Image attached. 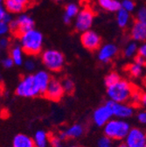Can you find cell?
Instances as JSON below:
<instances>
[{
    "label": "cell",
    "instance_id": "cell-1",
    "mask_svg": "<svg viewBox=\"0 0 146 147\" xmlns=\"http://www.w3.org/2000/svg\"><path fill=\"white\" fill-rule=\"evenodd\" d=\"M20 43L24 53L30 56H35L41 53L43 48V34L36 29L30 30L20 37Z\"/></svg>",
    "mask_w": 146,
    "mask_h": 147
},
{
    "label": "cell",
    "instance_id": "cell-2",
    "mask_svg": "<svg viewBox=\"0 0 146 147\" xmlns=\"http://www.w3.org/2000/svg\"><path fill=\"white\" fill-rule=\"evenodd\" d=\"M136 87L127 80L121 79L116 83L107 88L109 101L115 102H130Z\"/></svg>",
    "mask_w": 146,
    "mask_h": 147
},
{
    "label": "cell",
    "instance_id": "cell-3",
    "mask_svg": "<svg viewBox=\"0 0 146 147\" xmlns=\"http://www.w3.org/2000/svg\"><path fill=\"white\" fill-rule=\"evenodd\" d=\"M131 129V124L124 119L112 118L103 127V133L114 141L124 140Z\"/></svg>",
    "mask_w": 146,
    "mask_h": 147
},
{
    "label": "cell",
    "instance_id": "cell-4",
    "mask_svg": "<svg viewBox=\"0 0 146 147\" xmlns=\"http://www.w3.org/2000/svg\"><path fill=\"white\" fill-rule=\"evenodd\" d=\"M15 93L17 96L26 98H33L39 96H43L42 91L33 75L24 76L17 84Z\"/></svg>",
    "mask_w": 146,
    "mask_h": 147
},
{
    "label": "cell",
    "instance_id": "cell-5",
    "mask_svg": "<svg viewBox=\"0 0 146 147\" xmlns=\"http://www.w3.org/2000/svg\"><path fill=\"white\" fill-rule=\"evenodd\" d=\"M41 61L46 68L51 72H60L65 65L64 54L56 49H47L42 52Z\"/></svg>",
    "mask_w": 146,
    "mask_h": 147
},
{
    "label": "cell",
    "instance_id": "cell-6",
    "mask_svg": "<svg viewBox=\"0 0 146 147\" xmlns=\"http://www.w3.org/2000/svg\"><path fill=\"white\" fill-rule=\"evenodd\" d=\"M11 32L17 37H20L21 34L34 29L35 22L33 18L27 14H21L16 20H13L10 24Z\"/></svg>",
    "mask_w": 146,
    "mask_h": 147
},
{
    "label": "cell",
    "instance_id": "cell-7",
    "mask_svg": "<svg viewBox=\"0 0 146 147\" xmlns=\"http://www.w3.org/2000/svg\"><path fill=\"white\" fill-rule=\"evenodd\" d=\"M95 20V11L89 6H85L75 18V27L77 32H84L90 30Z\"/></svg>",
    "mask_w": 146,
    "mask_h": 147
},
{
    "label": "cell",
    "instance_id": "cell-8",
    "mask_svg": "<svg viewBox=\"0 0 146 147\" xmlns=\"http://www.w3.org/2000/svg\"><path fill=\"white\" fill-rule=\"evenodd\" d=\"M113 111L108 102L98 107L93 113V122L97 127H104V125L113 117Z\"/></svg>",
    "mask_w": 146,
    "mask_h": 147
},
{
    "label": "cell",
    "instance_id": "cell-9",
    "mask_svg": "<svg viewBox=\"0 0 146 147\" xmlns=\"http://www.w3.org/2000/svg\"><path fill=\"white\" fill-rule=\"evenodd\" d=\"M128 147H144L146 144V132L140 128L133 127L123 140Z\"/></svg>",
    "mask_w": 146,
    "mask_h": 147
},
{
    "label": "cell",
    "instance_id": "cell-10",
    "mask_svg": "<svg viewBox=\"0 0 146 147\" xmlns=\"http://www.w3.org/2000/svg\"><path fill=\"white\" fill-rule=\"evenodd\" d=\"M109 102L113 111V116L119 119H127L134 115L135 106L130 102H115L108 101Z\"/></svg>",
    "mask_w": 146,
    "mask_h": 147
},
{
    "label": "cell",
    "instance_id": "cell-11",
    "mask_svg": "<svg viewBox=\"0 0 146 147\" xmlns=\"http://www.w3.org/2000/svg\"><path fill=\"white\" fill-rule=\"evenodd\" d=\"M65 94L66 93L62 86V82L58 79L52 78L43 96L50 101L59 102L61 100Z\"/></svg>",
    "mask_w": 146,
    "mask_h": 147
},
{
    "label": "cell",
    "instance_id": "cell-12",
    "mask_svg": "<svg viewBox=\"0 0 146 147\" xmlns=\"http://www.w3.org/2000/svg\"><path fill=\"white\" fill-rule=\"evenodd\" d=\"M81 42L86 49L93 52L98 50L101 47L102 39L97 32L92 30H88L81 33Z\"/></svg>",
    "mask_w": 146,
    "mask_h": 147
},
{
    "label": "cell",
    "instance_id": "cell-13",
    "mask_svg": "<svg viewBox=\"0 0 146 147\" xmlns=\"http://www.w3.org/2000/svg\"><path fill=\"white\" fill-rule=\"evenodd\" d=\"M117 53L118 47L116 45L113 43H107L101 46V47L98 49L97 57L101 62L108 63L116 56Z\"/></svg>",
    "mask_w": 146,
    "mask_h": 147
},
{
    "label": "cell",
    "instance_id": "cell-14",
    "mask_svg": "<svg viewBox=\"0 0 146 147\" xmlns=\"http://www.w3.org/2000/svg\"><path fill=\"white\" fill-rule=\"evenodd\" d=\"M84 134V127L80 123H74L67 127L66 130L59 133V137L61 140H67L68 138H79Z\"/></svg>",
    "mask_w": 146,
    "mask_h": 147
},
{
    "label": "cell",
    "instance_id": "cell-15",
    "mask_svg": "<svg viewBox=\"0 0 146 147\" xmlns=\"http://www.w3.org/2000/svg\"><path fill=\"white\" fill-rule=\"evenodd\" d=\"M131 37L134 41H146V23L136 20L131 29Z\"/></svg>",
    "mask_w": 146,
    "mask_h": 147
},
{
    "label": "cell",
    "instance_id": "cell-16",
    "mask_svg": "<svg viewBox=\"0 0 146 147\" xmlns=\"http://www.w3.org/2000/svg\"><path fill=\"white\" fill-rule=\"evenodd\" d=\"M12 147H36L32 138L24 134H17L12 140Z\"/></svg>",
    "mask_w": 146,
    "mask_h": 147
},
{
    "label": "cell",
    "instance_id": "cell-17",
    "mask_svg": "<svg viewBox=\"0 0 146 147\" xmlns=\"http://www.w3.org/2000/svg\"><path fill=\"white\" fill-rule=\"evenodd\" d=\"M34 76H35V79H36V81H37V82H38V84H39V86L42 91L43 95H44L46 89L48 87V84L50 83V82L52 80L50 74L47 71L40 70V71H38L37 73H35Z\"/></svg>",
    "mask_w": 146,
    "mask_h": 147
},
{
    "label": "cell",
    "instance_id": "cell-18",
    "mask_svg": "<svg viewBox=\"0 0 146 147\" xmlns=\"http://www.w3.org/2000/svg\"><path fill=\"white\" fill-rule=\"evenodd\" d=\"M80 7L77 4L69 3L66 5L65 13L63 16V21L65 24H70L72 18H76V16L80 12Z\"/></svg>",
    "mask_w": 146,
    "mask_h": 147
},
{
    "label": "cell",
    "instance_id": "cell-19",
    "mask_svg": "<svg viewBox=\"0 0 146 147\" xmlns=\"http://www.w3.org/2000/svg\"><path fill=\"white\" fill-rule=\"evenodd\" d=\"M4 6L7 12L11 14H17L21 13L26 9V5L16 1V0H5Z\"/></svg>",
    "mask_w": 146,
    "mask_h": 147
},
{
    "label": "cell",
    "instance_id": "cell-20",
    "mask_svg": "<svg viewBox=\"0 0 146 147\" xmlns=\"http://www.w3.org/2000/svg\"><path fill=\"white\" fill-rule=\"evenodd\" d=\"M24 51L20 45H15L11 48L10 56L14 61V64L16 66H21L24 64Z\"/></svg>",
    "mask_w": 146,
    "mask_h": 147
},
{
    "label": "cell",
    "instance_id": "cell-21",
    "mask_svg": "<svg viewBox=\"0 0 146 147\" xmlns=\"http://www.w3.org/2000/svg\"><path fill=\"white\" fill-rule=\"evenodd\" d=\"M32 138L36 147H47L49 144L50 135L43 130H39L35 132Z\"/></svg>",
    "mask_w": 146,
    "mask_h": 147
},
{
    "label": "cell",
    "instance_id": "cell-22",
    "mask_svg": "<svg viewBox=\"0 0 146 147\" xmlns=\"http://www.w3.org/2000/svg\"><path fill=\"white\" fill-rule=\"evenodd\" d=\"M99 5L103 10L110 12H117L122 8L118 0H99Z\"/></svg>",
    "mask_w": 146,
    "mask_h": 147
},
{
    "label": "cell",
    "instance_id": "cell-23",
    "mask_svg": "<svg viewBox=\"0 0 146 147\" xmlns=\"http://www.w3.org/2000/svg\"><path fill=\"white\" fill-rule=\"evenodd\" d=\"M131 12L123 9H120L116 12V22L120 28H125L129 25L131 21Z\"/></svg>",
    "mask_w": 146,
    "mask_h": 147
},
{
    "label": "cell",
    "instance_id": "cell-24",
    "mask_svg": "<svg viewBox=\"0 0 146 147\" xmlns=\"http://www.w3.org/2000/svg\"><path fill=\"white\" fill-rule=\"evenodd\" d=\"M143 67L138 63H137L136 61H134L133 63L128 65L126 67V71L128 72V74L134 78H137L139 76H141V75L143 74Z\"/></svg>",
    "mask_w": 146,
    "mask_h": 147
},
{
    "label": "cell",
    "instance_id": "cell-25",
    "mask_svg": "<svg viewBox=\"0 0 146 147\" xmlns=\"http://www.w3.org/2000/svg\"><path fill=\"white\" fill-rule=\"evenodd\" d=\"M138 46L136 42H130L128 44L124 49H123V55L126 58H132V57H136L137 53H138Z\"/></svg>",
    "mask_w": 146,
    "mask_h": 147
},
{
    "label": "cell",
    "instance_id": "cell-26",
    "mask_svg": "<svg viewBox=\"0 0 146 147\" xmlns=\"http://www.w3.org/2000/svg\"><path fill=\"white\" fill-rule=\"evenodd\" d=\"M120 80H121V76H119V74H117L116 72H114L113 71V72L108 73V75L105 76L104 83H105V86L108 88L109 86H111V85L116 83Z\"/></svg>",
    "mask_w": 146,
    "mask_h": 147
},
{
    "label": "cell",
    "instance_id": "cell-27",
    "mask_svg": "<svg viewBox=\"0 0 146 147\" xmlns=\"http://www.w3.org/2000/svg\"><path fill=\"white\" fill-rule=\"evenodd\" d=\"M61 82H62V86H63V88L65 90V93L66 94H69L70 95L72 93H74L75 86V82H73L71 79L66 78Z\"/></svg>",
    "mask_w": 146,
    "mask_h": 147
},
{
    "label": "cell",
    "instance_id": "cell-28",
    "mask_svg": "<svg viewBox=\"0 0 146 147\" xmlns=\"http://www.w3.org/2000/svg\"><path fill=\"white\" fill-rule=\"evenodd\" d=\"M114 140L103 135L97 141V147H114Z\"/></svg>",
    "mask_w": 146,
    "mask_h": 147
},
{
    "label": "cell",
    "instance_id": "cell-29",
    "mask_svg": "<svg viewBox=\"0 0 146 147\" xmlns=\"http://www.w3.org/2000/svg\"><path fill=\"white\" fill-rule=\"evenodd\" d=\"M142 92L137 88H136L135 90L133 91V94L131 96V102L130 103H131L133 106H138L140 105V101H141V96H142Z\"/></svg>",
    "mask_w": 146,
    "mask_h": 147
},
{
    "label": "cell",
    "instance_id": "cell-30",
    "mask_svg": "<svg viewBox=\"0 0 146 147\" xmlns=\"http://www.w3.org/2000/svg\"><path fill=\"white\" fill-rule=\"evenodd\" d=\"M121 7H122V9H123L127 11L131 12L135 10L136 5H135L134 0H122L121 2Z\"/></svg>",
    "mask_w": 146,
    "mask_h": 147
},
{
    "label": "cell",
    "instance_id": "cell-31",
    "mask_svg": "<svg viewBox=\"0 0 146 147\" xmlns=\"http://www.w3.org/2000/svg\"><path fill=\"white\" fill-rule=\"evenodd\" d=\"M62 141L59 136H54V135H50L49 138V144L52 147H62L63 144Z\"/></svg>",
    "mask_w": 146,
    "mask_h": 147
},
{
    "label": "cell",
    "instance_id": "cell-32",
    "mask_svg": "<svg viewBox=\"0 0 146 147\" xmlns=\"http://www.w3.org/2000/svg\"><path fill=\"white\" fill-rule=\"evenodd\" d=\"M137 20L146 23V7L142 6L137 12Z\"/></svg>",
    "mask_w": 146,
    "mask_h": 147
},
{
    "label": "cell",
    "instance_id": "cell-33",
    "mask_svg": "<svg viewBox=\"0 0 146 147\" xmlns=\"http://www.w3.org/2000/svg\"><path fill=\"white\" fill-rule=\"evenodd\" d=\"M11 30H10L9 24L5 23L4 21H0V37L7 34Z\"/></svg>",
    "mask_w": 146,
    "mask_h": 147
},
{
    "label": "cell",
    "instance_id": "cell-34",
    "mask_svg": "<svg viewBox=\"0 0 146 147\" xmlns=\"http://www.w3.org/2000/svg\"><path fill=\"white\" fill-rule=\"evenodd\" d=\"M24 66L25 68L27 71H33L36 67V62L32 60V59H27L26 61H25L24 62Z\"/></svg>",
    "mask_w": 146,
    "mask_h": 147
},
{
    "label": "cell",
    "instance_id": "cell-35",
    "mask_svg": "<svg viewBox=\"0 0 146 147\" xmlns=\"http://www.w3.org/2000/svg\"><path fill=\"white\" fill-rule=\"evenodd\" d=\"M1 64H2V66L5 68H11V67H13V65H15L14 64V61H13V60L11 59V56L4 58L2 60V61H1Z\"/></svg>",
    "mask_w": 146,
    "mask_h": 147
},
{
    "label": "cell",
    "instance_id": "cell-36",
    "mask_svg": "<svg viewBox=\"0 0 146 147\" xmlns=\"http://www.w3.org/2000/svg\"><path fill=\"white\" fill-rule=\"evenodd\" d=\"M139 56H141L146 64V42H143L138 48V53H137Z\"/></svg>",
    "mask_w": 146,
    "mask_h": 147
},
{
    "label": "cell",
    "instance_id": "cell-37",
    "mask_svg": "<svg viewBox=\"0 0 146 147\" xmlns=\"http://www.w3.org/2000/svg\"><path fill=\"white\" fill-rule=\"evenodd\" d=\"M137 120H138V122L140 123L146 125V110H143V111H140L137 114Z\"/></svg>",
    "mask_w": 146,
    "mask_h": 147
},
{
    "label": "cell",
    "instance_id": "cell-38",
    "mask_svg": "<svg viewBox=\"0 0 146 147\" xmlns=\"http://www.w3.org/2000/svg\"><path fill=\"white\" fill-rule=\"evenodd\" d=\"M10 41L6 38H1L0 39V50H5L9 47Z\"/></svg>",
    "mask_w": 146,
    "mask_h": 147
},
{
    "label": "cell",
    "instance_id": "cell-39",
    "mask_svg": "<svg viewBox=\"0 0 146 147\" xmlns=\"http://www.w3.org/2000/svg\"><path fill=\"white\" fill-rule=\"evenodd\" d=\"M12 20H13V18H12L11 14V13H9V12H6V14H5V17H4L3 21H4V22H5V23H7V24H10Z\"/></svg>",
    "mask_w": 146,
    "mask_h": 147
},
{
    "label": "cell",
    "instance_id": "cell-40",
    "mask_svg": "<svg viewBox=\"0 0 146 147\" xmlns=\"http://www.w3.org/2000/svg\"><path fill=\"white\" fill-rule=\"evenodd\" d=\"M6 10L5 8V6H3L2 5H0V21H3L4 17L6 14Z\"/></svg>",
    "mask_w": 146,
    "mask_h": 147
},
{
    "label": "cell",
    "instance_id": "cell-41",
    "mask_svg": "<svg viewBox=\"0 0 146 147\" xmlns=\"http://www.w3.org/2000/svg\"><path fill=\"white\" fill-rule=\"evenodd\" d=\"M140 106L143 108L146 109V93H143L141 96V101H140Z\"/></svg>",
    "mask_w": 146,
    "mask_h": 147
},
{
    "label": "cell",
    "instance_id": "cell-42",
    "mask_svg": "<svg viewBox=\"0 0 146 147\" xmlns=\"http://www.w3.org/2000/svg\"><path fill=\"white\" fill-rule=\"evenodd\" d=\"M16 1L20 2V3H21V4L26 5V6H28L29 4H30V2H31V0H16Z\"/></svg>",
    "mask_w": 146,
    "mask_h": 147
},
{
    "label": "cell",
    "instance_id": "cell-43",
    "mask_svg": "<svg viewBox=\"0 0 146 147\" xmlns=\"http://www.w3.org/2000/svg\"><path fill=\"white\" fill-rule=\"evenodd\" d=\"M115 147H128V146H127V145H126V144H125L122 142V143H120V144H117V145H116Z\"/></svg>",
    "mask_w": 146,
    "mask_h": 147
},
{
    "label": "cell",
    "instance_id": "cell-44",
    "mask_svg": "<svg viewBox=\"0 0 146 147\" xmlns=\"http://www.w3.org/2000/svg\"><path fill=\"white\" fill-rule=\"evenodd\" d=\"M69 147H80L79 145H71V146H69Z\"/></svg>",
    "mask_w": 146,
    "mask_h": 147
},
{
    "label": "cell",
    "instance_id": "cell-45",
    "mask_svg": "<svg viewBox=\"0 0 146 147\" xmlns=\"http://www.w3.org/2000/svg\"><path fill=\"white\" fill-rule=\"evenodd\" d=\"M4 1H5V0H0V5H1L2 3H4Z\"/></svg>",
    "mask_w": 146,
    "mask_h": 147
},
{
    "label": "cell",
    "instance_id": "cell-46",
    "mask_svg": "<svg viewBox=\"0 0 146 147\" xmlns=\"http://www.w3.org/2000/svg\"><path fill=\"white\" fill-rule=\"evenodd\" d=\"M54 1H57L58 2V1H61V0H54Z\"/></svg>",
    "mask_w": 146,
    "mask_h": 147
},
{
    "label": "cell",
    "instance_id": "cell-47",
    "mask_svg": "<svg viewBox=\"0 0 146 147\" xmlns=\"http://www.w3.org/2000/svg\"><path fill=\"white\" fill-rule=\"evenodd\" d=\"M144 147H146V144H145V145H144Z\"/></svg>",
    "mask_w": 146,
    "mask_h": 147
},
{
    "label": "cell",
    "instance_id": "cell-48",
    "mask_svg": "<svg viewBox=\"0 0 146 147\" xmlns=\"http://www.w3.org/2000/svg\"><path fill=\"white\" fill-rule=\"evenodd\" d=\"M31 1H32V0H31Z\"/></svg>",
    "mask_w": 146,
    "mask_h": 147
}]
</instances>
